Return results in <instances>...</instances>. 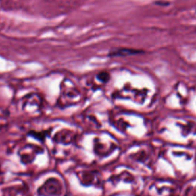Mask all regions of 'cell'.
I'll list each match as a JSON object with an SVG mask.
<instances>
[{
	"label": "cell",
	"mask_w": 196,
	"mask_h": 196,
	"mask_svg": "<svg viewBox=\"0 0 196 196\" xmlns=\"http://www.w3.org/2000/svg\"><path fill=\"white\" fill-rule=\"evenodd\" d=\"M145 51L142 50H137L133 48H118L109 53V56L110 57H123V56H130L135 55L143 54Z\"/></svg>",
	"instance_id": "cell-1"
}]
</instances>
